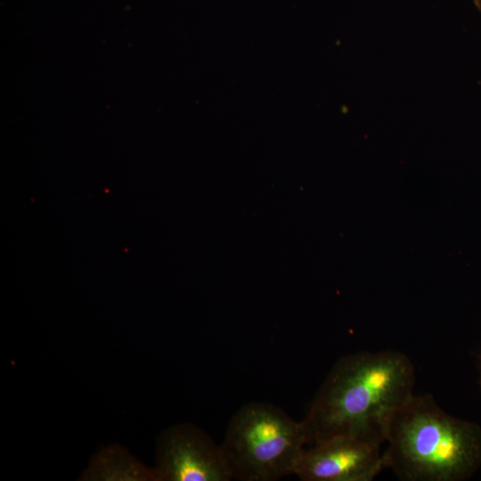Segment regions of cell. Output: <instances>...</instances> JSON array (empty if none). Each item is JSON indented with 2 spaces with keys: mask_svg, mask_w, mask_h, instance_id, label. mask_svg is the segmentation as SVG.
I'll use <instances>...</instances> for the list:
<instances>
[{
  "mask_svg": "<svg viewBox=\"0 0 481 481\" xmlns=\"http://www.w3.org/2000/svg\"><path fill=\"white\" fill-rule=\"evenodd\" d=\"M415 370L395 350L340 357L317 391L301 425L306 444L341 435L384 440L388 414L413 394Z\"/></svg>",
  "mask_w": 481,
  "mask_h": 481,
  "instance_id": "cell-1",
  "label": "cell"
},
{
  "mask_svg": "<svg viewBox=\"0 0 481 481\" xmlns=\"http://www.w3.org/2000/svg\"><path fill=\"white\" fill-rule=\"evenodd\" d=\"M386 469L403 481H464L481 466V427L453 417L430 394H412L384 424Z\"/></svg>",
  "mask_w": 481,
  "mask_h": 481,
  "instance_id": "cell-2",
  "label": "cell"
},
{
  "mask_svg": "<svg viewBox=\"0 0 481 481\" xmlns=\"http://www.w3.org/2000/svg\"><path fill=\"white\" fill-rule=\"evenodd\" d=\"M305 444L301 421L265 402L239 408L220 444L232 479L239 481H275L294 475Z\"/></svg>",
  "mask_w": 481,
  "mask_h": 481,
  "instance_id": "cell-3",
  "label": "cell"
},
{
  "mask_svg": "<svg viewBox=\"0 0 481 481\" xmlns=\"http://www.w3.org/2000/svg\"><path fill=\"white\" fill-rule=\"evenodd\" d=\"M378 437L330 436L303 451L294 475L302 481H371L386 469Z\"/></svg>",
  "mask_w": 481,
  "mask_h": 481,
  "instance_id": "cell-4",
  "label": "cell"
},
{
  "mask_svg": "<svg viewBox=\"0 0 481 481\" xmlns=\"http://www.w3.org/2000/svg\"><path fill=\"white\" fill-rule=\"evenodd\" d=\"M155 455L159 481L232 480L221 445L191 423L164 429L156 441Z\"/></svg>",
  "mask_w": 481,
  "mask_h": 481,
  "instance_id": "cell-5",
  "label": "cell"
},
{
  "mask_svg": "<svg viewBox=\"0 0 481 481\" xmlns=\"http://www.w3.org/2000/svg\"><path fill=\"white\" fill-rule=\"evenodd\" d=\"M83 481H159L155 468L146 466L127 449L109 444L99 450L82 472Z\"/></svg>",
  "mask_w": 481,
  "mask_h": 481,
  "instance_id": "cell-6",
  "label": "cell"
},
{
  "mask_svg": "<svg viewBox=\"0 0 481 481\" xmlns=\"http://www.w3.org/2000/svg\"><path fill=\"white\" fill-rule=\"evenodd\" d=\"M476 363H477V373H478L477 381H478V385L481 391V350L477 355Z\"/></svg>",
  "mask_w": 481,
  "mask_h": 481,
  "instance_id": "cell-7",
  "label": "cell"
},
{
  "mask_svg": "<svg viewBox=\"0 0 481 481\" xmlns=\"http://www.w3.org/2000/svg\"><path fill=\"white\" fill-rule=\"evenodd\" d=\"M473 1H474L475 5L481 12V0H473Z\"/></svg>",
  "mask_w": 481,
  "mask_h": 481,
  "instance_id": "cell-8",
  "label": "cell"
}]
</instances>
